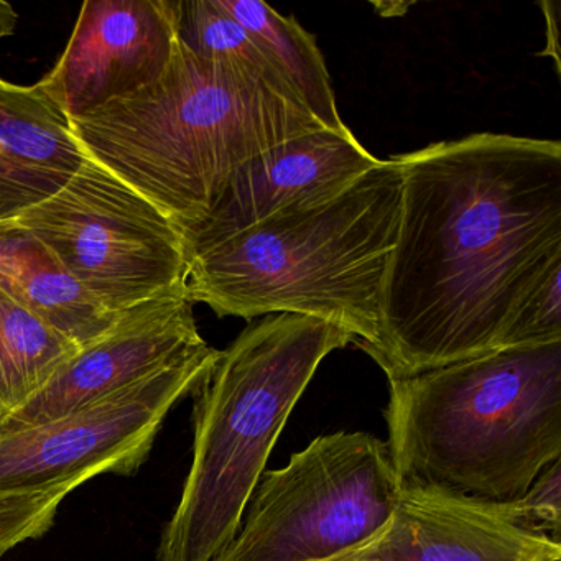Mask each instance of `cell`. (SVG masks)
Here are the masks:
<instances>
[{
    "label": "cell",
    "mask_w": 561,
    "mask_h": 561,
    "mask_svg": "<svg viewBox=\"0 0 561 561\" xmlns=\"http://www.w3.org/2000/svg\"><path fill=\"white\" fill-rule=\"evenodd\" d=\"M399 226L364 347L389 377L504 350L561 267V144L481 133L396 156Z\"/></svg>",
    "instance_id": "cell-1"
},
{
    "label": "cell",
    "mask_w": 561,
    "mask_h": 561,
    "mask_svg": "<svg viewBox=\"0 0 561 561\" xmlns=\"http://www.w3.org/2000/svg\"><path fill=\"white\" fill-rule=\"evenodd\" d=\"M68 121L84 159L152 202L182 234L236 170L324 129L254 75L198 57L180 38L159 80Z\"/></svg>",
    "instance_id": "cell-2"
},
{
    "label": "cell",
    "mask_w": 561,
    "mask_h": 561,
    "mask_svg": "<svg viewBox=\"0 0 561 561\" xmlns=\"http://www.w3.org/2000/svg\"><path fill=\"white\" fill-rule=\"evenodd\" d=\"M383 416L403 489L507 504L561 459V341L389 377Z\"/></svg>",
    "instance_id": "cell-3"
},
{
    "label": "cell",
    "mask_w": 561,
    "mask_h": 561,
    "mask_svg": "<svg viewBox=\"0 0 561 561\" xmlns=\"http://www.w3.org/2000/svg\"><path fill=\"white\" fill-rule=\"evenodd\" d=\"M400 196L396 157L380 160L334 198L186 255V297L218 317L320 318L350 331L360 350L373 346Z\"/></svg>",
    "instance_id": "cell-4"
},
{
    "label": "cell",
    "mask_w": 561,
    "mask_h": 561,
    "mask_svg": "<svg viewBox=\"0 0 561 561\" xmlns=\"http://www.w3.org/2000/svg\"><path fill=\"white\" fill-rule=\"evenodd\" d=\"M354 343L340 324L267 314L195 390L193 461L157 561H213L236 537L268 456L320 364Z\"/></svg>",
    "instance_id": "cell-5"
},
{
    "label": "cell",
    "mask_w": 561,
    "mask_h": 561,
    "mask_svg": "<svg viewBox=\"0 0 561 561\" xmlns=\"http://www.w3.org/2000/svg\"><path fill=\"white\" fill-rule=\"evenodd\" d=\"M403 488L382 439L336 432L264 471L236 537L213 561H331L386 527Z\"/></svg>",
    "instance_id": "cell-6"
},
{
    "label": "cell",
    "mask_w": 561,
    "mask_h": 561,
    "mask_svg": "<svg viewBox=\"0 0 561 561\" xmlns=\"http://www.w3.org/2000/svg\"><path fill=\"white\" fill-rule=\"evenodd\" d=\"M15 225L113 313L186 294L180 229L136 190L84 159L70 182Z\"/></svg>",
    "instance_id": "cell-7"
},
{
    "label": "cell",
    "mask_w": 561,
    "mask_h": 561,
    "mask_svg": "<svg viewBox=\"0 0 561 561\" xmlns=\"http://www.w3.org/2000/svg\"><path fill=\"white\" fill-rule=\"evenodd\" d=\"M219 353L208 344L77 412L0 435V494L133 474L149 456L170 410L195 393Z\"/></svg>",
    "instance_id": "cell-8"
},
{
    "label": "cell",
    "mask_w": 561,
    "mask_h": 561,
    "mask_svg": "<svg viewBox=\"0 0 561 561\" xmlns=\"http://www.w3.org/2000/svg\"><path fill=\"white\" fill-rule=\"evenodd\" d=\"M180 0H88L64 55L38 81L68 117L159 80L179 44Z\"/></svg>",
    "instance_id": "cell-9"
},
{
    "label": "cell",
    "mask_w": 561,
    "mask_h": 561,
    "mask_svg": "<svg viewBox=\"0 0 561 561\" xmlns=\"http://www.w3.org/2000/svg\"><path fill=\"white\" fill-rule=\"evenodd\" d=\"M208 346L186 294L167 295L117 314L113 327L0 425V435L54 422Z\"/></svg>",
    "instance_id": "cell-10"
},
{
    "label": "cell",
    "mask_w": 561,
    "mask_h": 561,
    "mask_svg": "<svg viewBox=\"0 0 561 561\" xmlns=\"http://www.w3.org/2000/svg\"><path fill=\"white\" fill-rule=\"evenodd\" d=\"M379 163L353 133L321 129L288 140L232 173L208 215L183 232L186 255L334 198Z\"/></svg>",
    "instance_id": "cell-11"
},
{
    "label": "cell",
    "mask_w": 561,
    "mask_h": 561,
    "mask_svg": "<svg viewBox=\"0 0 561 561\" xmlns=\"http://www.w3.org/2000/svg\"><path fill=\"white\" fill-rule=\"evenodd\" d=\"M331 561H561V543L520 530L494 505L403 489L386 527Z\"/></svg>",
    "instance_id": "cell-12"
},
{
    "label": "cell",
    "mask_w": 561,
    "mask_h": 561,
    "mask_svg": "<svg viewBox=\"0 0 561 561\" xmlns=\"http://www.w3.org/2000/svg\"><path fill=\"white\" fill-rule=\"evenodd\" d=\"M83 162L70 121L38 84L0 80V225L60 192Z\"/></svg>",
    "instance_id": "cell-13"
},
{
    "label": "cell",
    "mask_w": 561,
    "mask_h": 561,
    "mask_svg": "<svg viewBox=\"0 0 561 561\" xmlns=\"http://www.w3.org/2000/svg\"><path fill=\"white\" fill-rule=\"evenodd\" d=\"M0 288L80 347L106 333L119 314L103 307L41 241L15 222L0 226Z\"/></svg>",
    "instance_id": "cell-14"
},
{
    "label": "cell",
    "mask_w": 561,
    "mask_h": 561,
    "mask_svg": "<svg viewBox=\"0 0 561 561\" xmlns=\"http://www.w3.org/2000/svg\"><path fill=\"white\" fill-rule=\"evenodd\" d=\"M257 44L274 58L300 103L327 130L350 134L341 119L323 54L313 35L294 15L285 18L262 0H218Z\"/></svg>",
    "instance_id": "cell-15"
},
{
    "label": "cell",
    "mask_w": 561,
    "mask_h": 561,
    "mask_svg": "<svg viewBox=\"0 0 561 561\" xmlns=\"http://www.w3.org/2000/svg\"><path fill=\"white\" fill-rule=\"evenodd\" d=\"M80 351L0 288V425Z\"/></svg>",
    "instance_id": "cell-16"
},
{
    "label": "cell",
    "mask_w": 561,
    "mask_h": 561,
    "mask_svg": "<svg viewBox=\"0 0 561 561\" xmlns=\"http://www.w3.org/2000/svg\"><path fill=\"white\" fill-rule=\"evenodd\" d=\"M179 38L198 57L236 65L275 93L304 106L274 58L218 0H180Z\"/></svg>",
    "instance_id": "cell-17"
},
{
    "label": "cell",
    "mask_w": 561,
    "mask_h": 561,
    "mask_svg": "<svg viewBox=\"0 0 561 561\" xmlns=\"http://www.w3.org/2000/svg\"><path fill=\"white\" fill-rule=\"evenodd\" d=\"M83 485L67 481L38 491L0 494V558L19 545L44 537L55 524L61 502Z\"/></svg>",
    "instance_id": "cell-18"
},
{
    "label": "cell",
    "mask_w": 561,
    "mask_h": 561,
    "mask_svg": "<svg viewBox=\"0 0 561 561\" xmlns=\"http://www.w3.org/2000/svg\"><path fill=\"white\" fill-rule=\"evenodd\" d=\"M561 459L548 466L531 482L522 497L507 504H495V511L512 525L560 543L561 531Z\"/></svg>",
    "instance_id": "cell-19"
},
{
    "label": "cell",
    "mask_w": 561,
    "mask_h": 561,
    "mask_svg": "<svg viewBox=\"0 0 561 561\" xmlns=\"http://www.w3.org/2000/svg\"><path fill=\"white\" fill-rule=\"evenodd\" d=\"M561 341V267L551 272L518 311L505 347ZM504 347V350H505Z\"/></svg>",
    "instance_id": "cell-20"
},
{
    "label": "cell",
    "mask_w": 561,
    "mask_h": 561,
    "mask_svg": "<svg viewBox=\"0 0 561 561\" xmlns=\"http://www.w3.org/2000/svg\"><path fill=\"white\" fill-rule=\"evenodd\" d=\"M547 21V48L540 55H550L553 58L554 67L560 73V45H558V2H545L541 4Z\"/></svg>",
    "instance_id": "cell-21"
},
{
    "label": "cell",
    "mask_w": 561,
    "mask_h": 561,
    "mask_svg": "<svg viewBox=\"0 0 561 561\" xmlns=\"http://www.w3.org/2000/svg\"><path fill=\"white\" fill-rule=\"evenodd\" d=\"M19 14L9 2L0 0V41L14 35L18 28Z\"/></svg>",
    "instance_id": "cell-22"
},
{
    "label": "cell",
    "mask_w": 561,
    "mask_h": 561,
    "mask_svg": "<svg viewBox=\"0 0 561 561\" xmlns=\"http://www.w3.org/2000/svg\"><path fill=\"white\" fill-rule=\"evenodd\" d=\"M0 226H2V225H0Z\"/></svg>",
    "instance_id": "cell-23"
}]
</instances>
